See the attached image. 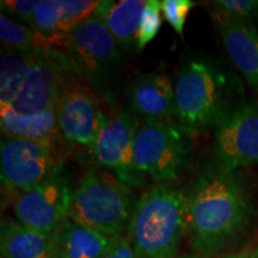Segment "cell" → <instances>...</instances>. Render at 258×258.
<instances>
[{
    "label": "cell",
    "mask_w": 258,
    "mask_h": 258,
    "mask_svg": "<svg viewBox=\"0 0 258 258\" xmlns=\"http://www.w3.org/2000/svg\"><path fill=\"white\" fill-rule=\"evenodd\" d=\"M225 49L232 62L250 85L258 89V31L250 22L222 15L212 14Z\"/></svg>",
    "instance_id": "13"
},
{
    "label": "cell",
    "mask_w": 258,
    "mask_h": 258,
    "mask_svg": "<svg viewBox=\"0 0 258 258\" xmlns=\"http://www.w3.org/2000/svg\"><path fill=\"white\" fill-rule=\"evenodd\" d=\"M188 196L159 183L135 202L128 225L129 243L139 258H173L186 232Z\"/></svg>",
    "instance_id": "2"
},
{
    "label": "cell",
    "mask_w": 258,
    "mask_h": 258,
    "mask_svg": "<svg viewBox=\"0 0 258 258\" xmlns=\"http://www.w3.org/2000/svg\"><path fill=\"white\" fill-rule=\"evenodd\" d=\"M0 125L8 137L47 140L53 143L59 134L55 109L38 114H21L12 108H0Z\"/></svg>",
    "instance_id": "18"
},
{
    "label": "cell",
    "mask_w": 258,
    "mask_h": 258,
    "mask_svg": "<svg viewBox=\"0 0 258 258\" xmlns=\"http://www.w3.org/2000/svg\"><path fill=\"white\" fill-rule=\"evenodd\" d=\"M0 251L2 258H57L53 233H41L14 220L3 222Z\"/></svg>",
    "instance_id": "16"
},
{
    "label": "cell",
    "mask_w": 258,
    "mask_h": 258,
    "mask_svg": "<svg viewBox=\"0 0 258 258\" xmlns=\"http://www.w3.org/2000/svg\"><path fill=\"white\" fill-rule=\"evenodd\" d=\"M249 258H258V247H257V249H256V250H254V251H253V252H252V253H251V254H250V256H249Z\"/></svg>",
    "instance_id": "28"
},
{
    "label": "cell",
    "mask_w": 258,
    "mask_h": 258,
    "mask_svg": "<svg viewBox=\"0 0 258 258\" xmlns=\"http://www.w3.org/2000/svg\"><path fill=\"white\" fill-rule=\"evenodd\" d=\"M73 191L59 169L16 198L14 212L18 222L41 233H54L70 218Z\"/></svg>",
    "instance_id": "8"
},
{
    "label": "cell",
    "mask_w": 258,
    "mask_h": 258,
    "mask_svg": "<svg viewBox=\"0 0 258 258\" xmlns=\"http://www.w3.org/2000/svg\"><path fill=\"white\" fill-rule=\"evenodd\" d=\"M161 2L148 0L137 36V50L141 51L157 36L161 27Z\"/></svg>",
    "instance_id": "22"
},
{
    "label": "cell",
    "mask_w": 258,
    "mask_h": 258,
    "mask_svg": "<svg viewBox=\"0 0 258 258\" xmlns=\"http://www.w3.org/2000/svg\"><path fill=\"white\" fill-rule=\"evenodd\" d=\"M134 169L158 183L176 179L186 161V146L172 123L141 121L134 137Z\"/></svg>",
    "instance_id": "5"
},
{
    "label": "cell",
    "mask_w": 258,
    "mask_h": 258,
    "mask_svg": "<svg viewBox=\"0 0 258 258\" xmlns=\"http://www.w3.org/2000/svg\"><path fill=\"white\" fill-rule=\"evenodd\" d=\"M250 199L234 170L206 171L188 196L186 232L192 246L205 254L225 249L250 218Z\"/></svg>",
    "instance_id": "1"
},
{
    "label": "cell",
    "mask_w": 258,
    "mask_h": 258,
    "mask_svg": "<svg viewBox=\"0 0 258 258\" xmlns=\"http://www.w3.org/2000/svg\"><path fill=\"white\" fill-rule=\"evenodd\" d=\"M138 122L127 112L116 110L105 114L95 143L90 147L98 165L110 170L115 177L127 185L138 186L143 183V175L134 169V137Z\"/></svg>",
    "instance_id": "10"
},
{
    "label": "cell",
    "mask_w": 258,
    "mask_h": 258,
    "mask_svg": "<svg viewBox=\"0 0 258 258\" xmlns=\"http://www.w3.org/2000/svg\"><path fill=\"white\" fill-rule=\"evenodd\" d=\"M215 154L221 166L230 170L258 164V99L222 116L215 133Z\"/></svg>",
    "instance_id": "12"
},
{
    "label": "cell",
    "mask_w": 258,
    "mask_h": 258,
    "mask_svg": "<svg viewBox=\"0 0 258 258\" xmlns=\"http://www.w3.org/2000/svg\"><path fill=\"white\" fill-rule=\"evenodd\" d=\"M129 102L143 121L171 123L175 116V89L166 73L138 76L129 90Z\"/></svg>",
    "instance_id": "14"
},
{
    "label": "cell",
    "mask_w": 258,
    "mask_h": 258,
    "mask_svg": "<svg viewBox=\"0 0 258 258\" xmlns=\"http://www.w3.org/2000/svg\"><path fill=\"white\" fill-rule=\"evenodd\" d=\"M42 0H3L2 8L30 24Z\"/></svg>",
    "instance_id": "25"
},
{
    "label": "cell",
    "mask_w": 258,
    "mask_h": 258,
    "mask_svg": "<svg viewBox=\"0 0 258 258\" xmlns=\"http://www.w3.org/2000/svg\"><path fill=\"white\" fill-rule=\"evenodd\" d=\"M98 0H54L57 34L70 35L95 14Z\"/></svg>",
    "instance_id": "21"
},
{
    "label": "cell",
    "mask_w": 258,
    "mask_h": 258,
    "mask_svg": "<svg viewBox=\"0 0 258 258\" xmlns=\"http://www.w3.org/2000/svg\"><path fill=\"white\" fill-rule=\"evenodd\" d=\"M194 6L195 3L190 0H164L161 2V14L177 34L183 35L186 18Z\"/></svg>",
    "instance_id": "23"
},
{
    "label": "cell",
    "mask_w": 258,
    "mask_h": 258,
    "mask_svg": "<svg viewBox=\"0 0 258 258\" xmlns=\"http://www.w3.org/2000/svg\"><path fill=\"white\" fill-rule=\"evenodd\" d=\"M222 80L211 64L186 63L175 86V116L189 131H198L221 120Z\"/></svg>",
    "instance_id": "4"
},
{
    "label": "cell",
    "mask_w": 258,
    "mask_h": 258,
    "mask_svg": "<svg viewBox=\"0 0 258 258\" xmlns=\"http://www.w3.org/2000/svg\"><path fill=\"white\" fill-rule=\"evenodd\" d=\"M213 5L222 15L247 22L258 15V0H217Z\"/></svg>",
    "instance_id": "24"
},
{
    "label": "cell",
    "mask_w": 258,
    "mask_h": 258,
    "mask_svg": "<svg viewBox=\"0 0 258 258\" xmlns=\"http://www.w3.org/2000/svg\"><path fill=\"white\" fill-rule=\"evenodd\" d=\"M57 258H103L120 238H112L69 218L53 233Z\"/></svg>",
    "instance_id": "15"
},
{
    "label": "cell",
    "mask_w": 258,
    "mask_h": 258,
    "mask_svg": "<svg viewBox=\"0 0 258 258\" xmlns=\"http://www.w3.org/2000/svg\"><path fill=\"white\" fill-rule=\"evenodd\" d=\"M118 47L104 22L92 15L70 34L67 54L90 83L98 84L120 62Z\"/></svg>",
    "instance_id": "11"
},
{
    "label": "cell",
    "mask_w": 258,
    "mask_h": 258,
    "mask_svg": "<svg viewBox=\"0 0 258 258\" xmlns=\"http://www.w3.org/2000/svg\"><path fill=\"white\" fill-rule=\"evenodd\" d=\"M60 133L71 143L91 147L105 114L91 83L74 67L64 77L56 102Z\"/></svg>",
    "instance_id": "6"
},
{
    "label": "cell",
    "mask_w": 258,
    "mask_h": 258,
    "mask_svg": "<svg viewBox=\"0 0 258 258\" xmlns=\"http://www.w3.org/2000/svg\"><path fill=\"white\" fill-rule=\"evenodd\" d=\"M146 4L145 0H106L101 2L93 15L104 22L118 46L129 50L132 46H137L139 27Z\"/></svg>",
    "instance_id": "17"
},
{
    "label": "cell",
    "mask_w": 258,
    "mask_h": 258,
    "mask_svg": "<svg viewBox=\"0 0 258 258\" xmlns=\"http://www.w3.org/2000/svg\"><path fill=\"white\" fill-rule=\"evenodd\" d=\"M182 258H196V257H182Z\"/></svg>",
    "instance_id": "29"
},
{
    "label": "cell",
    "mask_w": 258,
    "mask_h": 258,
    "mask_svg": "<svg viewBox=\"0 0 258 258\" xmlns=\"http://www.w3.org/2000/svg\"><path fill=\"white\" fill-rule=\"evenodd\" d=\"M0 40L6 48L19 50H61L67 53L70 35L46 34L31 27H24L0 15Z\"/></svg>",
    "instance_id": "19"
},
{
    "label": "cell",
    "mask_w": 258,
    "mask_h": 258,
    "mask_svg": "<svg viewBox=\"0 0 258 258\" xmlns=\"http://www.w3.org/2000/svg\"><path fill=\"white\" fill-rule=\"evenodd\" d=\"M76 64L61 50L38 49L23 85L11 106L21 114H38L55 109L60 88Z\"/></svg>",
    "instance_id": "9"
},
{
    "label": "cell",
    "mask_w": 258,
    "mask_h": 258,
    "mask_svg": "<svg viewBox=\"0 0 258 258\" xmlns=\"http://www.w3.org/2000/svg\"><path fill=\"white\" fill-rule=\"evenodd\" d=\"M103 258H139L129 240L120 238L110 252L106 253Z\"/></svg>",
    "instance_id": "26"
},
{
    "label": "cell",
    "mask_w": 258,
    "mask_h": 258,
    "mask_svg": "<svg viewBox=\"0 0 258 258\" xmlns=\"http://www.w3.org/2000/svg\"><path fill=\"white\" fill-rule=\"evenodd\" d=\"M224 258H249L245 252H241V253H238V254H230V256H226Z\"/></svg>",
    "instance_id": "27"
},
{
    "label": "cell",
    "mask_w": 258,
    "mask_h": 258,
    "mask_svg": "<svg viewBox=\"0 0 258 258\" xmlns=\"http://www.w3.org/2000/svg\"><path fill=\"white\" fill-rule=\"evenodd\" d=\"M38 49L19 50L6 48L0 59V108H8L27 78Z\"/></svg>",
    "instance_id": "20"
},
{
    "label": "cell",
    "mask_w": 258,
    "mask_h": 258,
    "mask_svg": "<svg viewBox=\"0 0 258 258\" xmlns=\"http://www.w3.org/2000/svg\"><path fill=\"white\" fill-rule=\"evenodd\" d=\"M128 186L117 177L90 170L73 191L70 219L108 237L121 238L134 208Z\"/></svg>",
    "instance_id": "3"
},
{
    "label": "cell",
    "mask_w": 258,
    "mask_h": 258,
    "mask_svg": "<svg viewBox=\"0 0 258 258\" xmlns=\"http://www.w3.org/2000/svg\"><path fill=\"white\" fill-rule=\"evenodd\" d=\"M0 165L3 186L16 198L59 169L51 141L15 137L3 139Z\"/></svg>",
    "instance_id": "7"
}]
</instances>
